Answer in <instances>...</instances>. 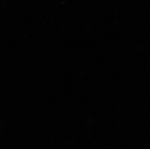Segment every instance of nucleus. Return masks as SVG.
<instances>
[]
</instances>
